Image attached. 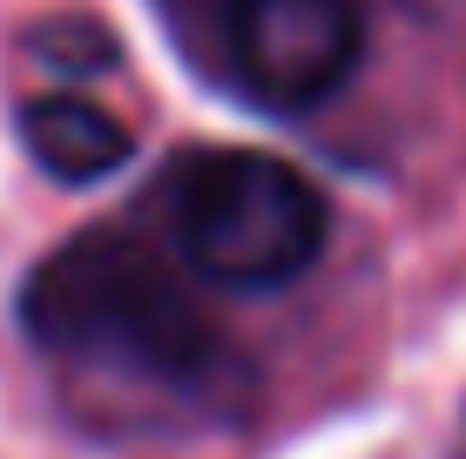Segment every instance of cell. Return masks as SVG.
Listing matches in <instances>:
<instances>
[{"label":"cell","instance_id":"1","mask_svg":"<svg viewBox=\"0 0 466 459\" xmlns=\"http://www.w3.org/2000/svg\"><path fill=\"white\" fill-rule=\"evenodd\" d=\"M21 331L47 358L122 385L189 392L230 358L183 277L128 230H82L27 271Z\"/></svg>","mask_w":466,"mask_h":459},{"label":"cell","instance_id":"3","mask_svg":"<svg viewBox=\"0 0 466 459\" xmlns=\"http://www.w3.org/2000/svg\"><path fill=\"white\" fill-rule=\"evenodd\" d=\"M365 55L359 0H230V68L257 102L311 108Z\"/></svg>","mask_w":466,"mask_h":459},{"label":"cell","instance_id":"4","mask_svg":"<svg viewBox=\"0 0 466 459\" xmlns=\"http://www.w3.org/2000/svg\"><path fill=\"white\" fill-rule=\"evenodd\" d=\"M21 142L55 183H102L128 163V129L102 102H82V95H41V102H27Z\"/></svg>","mask_w":466,"mask_h":459},{"label":"cell","instance_id":"5","mask_svg":"<svg viewBox=\"0 0 466 459\" xmlns=\"http://www.w3.org/2000/svg\"><path fill=\"white\" fill-rule=\"evenodd\" d=\"M35 55L47 68H68V75H95L116 61V41H108L102 21H47L35 27Z\"/></svg>","mask_w":466,"mask_h":459},{"label":"cell","instance_id":"2","mask_svg":"<svg viewBox=\"0 0 466 459\" xmlns=\"http://www.w3.org/2000/svg\"><path fill=\"white\" fill-rule=\"evenodd\" d=\"M176 250L230 291H278L304 277L331 236V203L304 169L257 149H217L183 163L169 189Z\"/></svg>","mask_w":466,"mask_h":459}]
</instances>
